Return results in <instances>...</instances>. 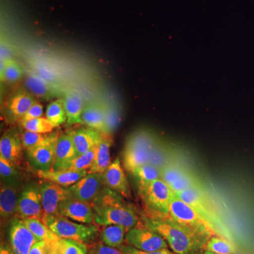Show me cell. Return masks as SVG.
Here are the masks:
<instances>
[{"instance_id": "15", "label": "cell", "mask_w": 254, "mask_h": 254, "mask_svg": "<svg viewBox=\"0 0 254 254\" xmlns=\"http://www.w3.org/2000/svg\"><path fill=\"white\" fill-rule=\"evenodd\" d=\"M81 119L82 123L88 127L107 133L106 104L103 102H91L85 104Z\"/></svg>"}, {"instance_id": "17", "label": "cell", "mask_w": 254, "mask_h": 254, "mask_svg": "<svg viewBox=\"0 0 254 254\" xmlns=\"http://www.w3.org/2000/svg\"><path fill=\"white\" fill-rule=\"evenodd\" d=\"M68 133L72 138L78 156L97 146L103 133L91 127H87L78 128L76 131H68Z\"/></svg>"}, {"instance_id": "42", "label": "cell", "mask_w": 254, "mask_h": 254, "mask_svg": "<svg viewBox=\"0 0 254 254\" xmlns=\"http://www.w3.org/2000/svg\"><path fill=\"white\" fill-rule=\"evenodd\" d=\"M120 249L123 251L124 254H176L169 249H163V250L154 251V252H143V251L137 250L130 245H122Z\"/></svg>"}, {"instance_id": "8", "label": "cell", "mask_w": 254, "mask_h": 254, "mask_svg": "<svg viewBox=\"0 0 254 254\" xmlns=\"http://www.w3.org/2000/svg\"><path fill=\"white\" fill-rule=\"evenodd\" d=\"M125 240L128 245L143 252H154L169 247L163 237L146 227H136L128 230Z\"/></svg>"}, {"instance_id": "46", "label": "cell", "mask_w": 254, "mask_h": 254, "mask_svg": "<svg viewBox=\"0 0 254 254\" xmlns=\"http://www.w3.org/2000/svg\"><path fill=\"white\" fill-rule=\"evenodd\" d=\"M0 254H14V252L8 247L1 245V249H0Z\"/></svg>"}, {"instance_id": "33", "label": "cell", "mask_w": 254, "mask_h": 254, "mask_svg": "<svg viewBox=\"0 0 254 254\" xmlns=\"http://www.w3.org/2000/svg\"><path fill=\"white\" fill-rule=\"evenodd\" d=\"M55 254H87L84 243L77 241L60 238L55 241Z\"/></svg>"}, {"instance_id": "22", "label": "cell", "mask_w": 254, "mask_h": 254, "mask_svg": "<svg viewBox=\"0 0 254 254\" xmlns=\"http://www.w3.org/2000/svg\"><path fill=\"white\" fill-rule=\"evenodd\" d=\"M37 175L47 182H53L60 186L68 188L78 180L88 175L87 171H69V170H37Z\"/></svg>"}, {"instance_id": "48", "label": "cell", "mask_w": 254, "mask_h": 254, "mask_svg": "<svg viewBox=\"0 0 254 254\" xmlns=\"http://www.w3.org/2000/svg\"><path fill=\"white\" fill-rule=\"evenodd\" d=\"M234 254H243L241 253V252H237V251H236V252H235V253Z\"/></svg>"}, {"instance_id": "35", "label": "cell", "mask_w": 254, "mask_h": 254, "mask_svg": "<svg viewBox=\"0 0 254 254\" xmlns=\"http://www.w3.org/2000/svg\"><path fill=\"white\" fill-rule=\"evenodd\" d=\"M205 249V251L217 254H234L236 252L235 247L230 241L217 235L209 239Z\"/></svg>"}, {"instance_id": "31", "label": "cell", "mask_w": 254, "mask_h": 254, "mask_svg": "<svg viewBox=\"0 0 254 254\" xmlns=\"http://www.w3.org/2000/svg\"><path fill=\"white\" fill-rule=\"evenodd\" d=\"M23 75V68L16 60L9 59L1 62L0 76L1 81L7 83H15L22 77Z\"/></svg>"}, {"instance_id": "14", "label": "cell", "mask_w": 254, "mask_h": 254, "mask_svg": "<svg viewBox=\"0 0 254 254\" xmlns=\"http://www.w3.org/2000/svg\"><path fill=\"white\" fill-rule=\"evenodd\" d=\"M44 215H58L60 203L66 197V188L53 182H46L39 186Z\"/></svg>"}, {"instance_id": "12", "label": "cell", "mask_w": 254, "mask_h": 254, "mask_svg": "<svg viewBox=\"0 0 254 254\" xmlns=\"http://www.w3.org/2000/svg\"><path fill=\"white\" fill-rule=\"evenodd\" d=\"M58 215L79 223L91 224L94 221V212L89 203L68 196L60 203Z\"/></svg>"}, {"instance_id": "45", "label": "cell", "mask_w": 254, "mask_h": 254, "mask_svg": "<svg viewBox=\"0 0 254 254\" xmlns=\"http://www.w3.org/2000/svg\"><path fill=\"white\" fill-rule=\"evenodd\" d=\"M95 254H124L123 251L107 245H98L95 249Z\"/></svg>"}, {"instance_id": "36", "label": "cell", "mask_w": 254, "mask_h": 254, "mask_svg": "<svg viewBox=\"0 0 254 254\" xmlns=\"http://www.w3.org/2000/svg\"><path fill=\"white\" fill-rule=\"evenodd\" d=\"M188 172L189 170L183 165L173 162L160 170V179L169 186Z\"/></svg>"}, {"instance_id": "38", "label": "cell", "mask_w": 254, "mask_h": 254, "mask_svg": "<svg viewBox=\"0 0 254 254\" xmlns=\"http://www.w3.org/2000/svg\"><path fill=\"white\" fill-rule=\"evenodd\" d=\"M23 128L27 131L40 133H49L53 131L55 127L48 119L40 118L21 123Z\"/></svg>"}, {"instance_id": "25", "label": "cell", "mask_w": 254, "mask_h": 254, "mask_svg": "<svg viewBox=\"0 0 254 254\" xmlns=\"http://www.w3.org/2000/svg\"><path fill=\"white\" fill-rule=\"evenodd\" d=\"M110 134L103 133L100 143L97 145L96 155L88 174H102L109 167L110 163V148L112 140Z\"/></svg>"}, {"instance_id": "20", "label": "cell", "mask_w": 254, "mask_h": 254, "mask_svg": "<svg viewBox=\"0 0 254 254\" xmlns=\"http://www.w3.org/2000/svg\"><path fill=\"white\" fill-rule=\"evenodd\" d=\"M36 102L34 97L29 92L24 90L18 91L8 102L6 107L8 117L13 121H21Z\"/></svg>"}, {"instance_id": "21", "label": "cell", "mask_w": 254, "mask_h": 254, "mask_svg": "<svg viewBox=\"0 0 254 254\" xmlns=\"http://www.w3.org/2000/svg\"><path fill=\"white\" fill-rule=\"evenodd\" d=\"M63 101L67 117L68 125L83 124L81 117L85 103L80 93L74 90L68 89L64 92Z\"/></svg>"}, {"instance_id": "26", "label": "cell", "mask_w": 254, "mask_h": 254, "mask_svg": "<svg viewBox=\"0 0 254 254\" xmlns=\"http://www.w3.org/2000/svg\"><path fill=\"white\" fill-rule=\"evenodd\" d=\"M173 150L170 145L158 138L150 151L149 163L160 170L173 162Z\"/></svg>"}, {"instance_id": "11", "label": "cell", "mask_w": 254, "mask_h": 254, "mask_svg": "<svg viewBox=\"0 0 254 254\" xmlns=\"http://www.w3.org/2000/svg\"><path fill=\"white\" fill-rule=\"evenodd\" d=\"M9 240L15 254H29L38 238L26 227L22 220L15 219L9 228Z\"/></svg>"}, {"instance_id": "43", "label": "cell", "mask_w": 254, "mask_h": 254, "mask_svg": "<svg viewBox=\"0 0 254 254\" xmlns=\"http://www.w3.org/2000/svg\"><path fill=\"white\" fill-rule=\"evenodd\" d=\"M43 106L40 103L36 102L23 118L21 120V123L23 122L28 121V120H34V119L43 118Z\"/></svg>"}, {"instance_id": "13", "label": "cell", "mask_w": 254, "mask_h": 254, "mask_svg": "<svg viewBox=\"0 0 254 254\" xmlns=\"http://www.w3.org/2000/svg\"><path fill=\"white\" fill-rule=\"evenodd\" d=\"M103 185L117 192L124 198L131 197L129 184L121 165L120 159L116 158L111 163L104 173L101 174Z\"/></svg>"}, {"instance_id": "6", "label": "cell", "mask_w": 254, "mask_h": 254, "mask_svg": "<svg viewBox=\"0 0 254 254\" xmlns=\"http://www.w3.org/2000/svg\"><path fill=\"white\" fill-rule=\"evenodd\" d=\"M168 215L175 221L190 227L207 238L210 239L215 235L220 236L211 224L202 218L190 205L187 204L186 202L180 199L175 194L170 203Z\"/></svg>"}, {"instance_id": "23", "label": "cell", "mask_w": 254, "mask_h": 254, "mask_svg": "<svg viewBox=\"0 0 254 254\" xmlns=\"http://www.w3.org/2000/svg\"><path fill=\"white\" fill-rule=\"evenodd\" d=\"M26 83L30 91L39 98L50 99L60 94L61 91L58 85L47 81L38 73L34 72L28 73Z\"/></svg>"}, {"instance_id": "24", "label": "cell", "mask_w": 254, "mask_h": 254, "mask_svg": "<svg viewBox=\"0 0 254 254\" xmlns=\"http://www.w3.org/2000/svg\"><path fill=\"white\" fill-rule=\"evenodd\" d=\"M18 199L16 185L1 182L0 189V215L2 220L9 218L17 210Z\"/></svg>"}, {"instance_id": "29", "label": "cell", "mask_w": 254, "mask_h": 254, "mask_svg": "<svg viewBox=\"0 0 254 254\" xmlns=\"http://www.w3.org/2000/svg\"><path fill=\"white\" fill-rule=\"evenodd\" d=\"M127 229L121 225H108L101 232V240L105 245L120 248L125 241Z\"/></svg>"}, {"instance_id": "47", "label": "cell", "mask_w": 254, "mask_h": 254, "mask_svg": "<svg viewBox=\"0 0 254 254\" xmlns=\"http://www.w3.org/2000/svg\"><path fill=\"white\" fill-rule=\"evenodd\" d=\"M203 254H217L215 253H213V252H208V251H205L204 253Z\"/></svg>"}, {"instance_id": "27", "label": "cell", "mask_w": 254, "mask_h": 254, "mask_svg": "<svg viewBox=\"0 0 254 254\" xmlns=\"http://www.w3.org/2000/svg\"><path fill=\"white\" fill-rule=\"evenodd\" d=\"M59 136L58 133H40L26 130L21 138L23 148L28 150L57 141Z\"/></svg>"}, {"instance_id": "3", "label": "cell", "mask_w": 254, "mask_h": 254, "mask_svg": "<svg viewBox=\"0 0 254 254\" xmlns=\"http://www.w3.org/2000/svg\"><path fill=\"white\" fill-rule=\"evenodd\" d=\"M158 138L155 133L147 129L137 130L130 135L123 150L125 170L131 173L136 168L149 163L150 151Z\"/></svg>"}, {"instance_id": "32", "label": "cell", "mask_w": 254, "mask_h": 254, "mask_svg": "<svg viewBox=\"0 0 254 254\" xmlns=\"http://www.w3.org/2000/svg\"><path fill=\"white\" fill-rule=\"evenodd\" d=\"M97 146L93 149L88 150L83 154L78 155L61 170H69V171H88L94 161L96 155Z\"/></svg>"}, {"instance_id": "7", "label": "cell", "mask_w": 254, "mask_h": 254, "mask_svg": "<svg viewBox=\"0 0 254 254\" xmlns=\"http://www.w3.org/2000/svg\"><path fill=\"white\" fill-rule=\"evenodd\" d=\"M138 190L150 209L160 215H168L175 193L161 179L150 182Z\"/></svg>"}, {"instance_id": "34", "label": "cell", "mask_w": 254, "mask_h": 254, "mask_svg": "<svg viewBox=\"0 0 254 254\" xmlns=\"http://www.w3.org/2000/svg\"><path fill=\"white\" fill-rule=\"evenodd\" d=\"M46 118L55 127L60 126L67 121L63 99L51 102L46 110Z\"/></svg>"}, {"instance_id": "1", "label": "cell", "mask_w": 254, "mask_h": 254, "mask_svg": "<svg viewBox=\"0 0 254 254\" xmlns=\"http://www.w3.org/2000/svg\"><path fill=\"white\" fill-rule=\"evenodd\" d=\"M145 226L163 237L176 254H195L205 248L208 238L175 221L168 215L143 216Z\"/></svg>"}, {"instance_id": "30", "label": "cell", "mask_w": 254, "mask_h": 254, "mask_svg": "<svg viewBox=\"0 0 254 254\" xmlns=\"http://www.w3.org/2000/svg\"><path fill=\"white\" fill-rule=\"evenodd\" d=\"M131 174L136 180L138 189L145 187L155 180L160 179L161 175L160 169L150 165V163L145 164L136 168Z\"/></svg>"}, {"instance_id": "2", "label": "cell", "mask_w": 254, "mask_h": 254, "mask_svg": "<svg viewBox=\"0 0 254 254\" xmlns=\"http://www.w3.org/2000/svg\"><path fill=\"white\" fill-rule=\"evenodd\" d=\"M90 204L94 212V221L102 226L121 225L129 230L137 227L139 222L136 213L126 204L123 197L108 187H103Z\"/></svg>"}, {"instance_id": "18", "label": "cell", "mask_w": 254, "mask_h": 254, "mask_svg": "<svg viewBox=\"0 0 254 254\" xmlns=\"http://www.w3.org/2000/svg\"><path fill=\"white\" fill-rule=\"evenodd\" d=\"M57 141L26 150L28 159L38 170H53Z\"/></svg>"}, {"instance_id": "28", "label": "cell", "mask_w": 254, "mask_h": 254, "mask_svg": "<svg viewBox=\"0 0 254 254\" xmlns=\"http://www.w3.org/2000/svg\"><path fill=\"white\" fill-rule=\"evenodd\" d=\"M26 227L40 241H57L60 237L52 231L41 219L37 218H26L21 219Z\"/></svg>"}, {"instance_id": "40", "label": "cell", "mask_w": 254, "mask_h": 254, "mask_svg": "<svg viewBox=\"0 0 254 254\" xmlns=\"http://www.w3.org/2000/svg\"><path fill=\"white\" fill-rule=\"evenodd\" d=\"M120 123V113L115 105H106L107 133L110 134L118 128Z\"/></svg>"}, {"instance_id": "39", "label": "cell", "mask_w": 254, "mask_h": 254, "mask_svg": "<svg viewBox=\"0 0 254 254\" xmlns=\"http://www.w3.org/2000/svg\"><path fill=\"white\" fill-rule=\"evenodd\" d=\"M0 175H1V182L16 185L18 178L16 165L10 163L1 156H0Z\"/></svg>"}, {"instance_id": "9", "label": "cell", "mask_w": 254, "mask_h": 254, "mask_svg": "<svg viewBox=\"0 0 254 254\" xmlns=\"http://www.w3.org/2000/svg\"><path fill=\"white\" fill-rule=\"evenodd\" d=\"M103 189L101 174H88L66 190L68 197L90 203Z\"/></svg>"}, {"instance_id": "10", "label": "cell", "mask_w": 254, "mask_h": 254, "mask_svg": "<svg viewBox=\"0 0 254 254\" xmlns=\"http://www.w3.org/2000/svg\"><path fill=\"white\" fill-rule=\"evenodd\" d=\"M17 211L21 218H43L44 215L39 187L31 184L25 187L18 199Z\"/></svg>"}, {"instance_id": "44", "label": "cell", "mask_w": 254, "mask_h": 254, "mask_svg": "<svg viewBox=\"0 0 254 254\" xmlns=\"http://www.w3.org/2000/svg\"><path fill=\"white\" fill-rule=\"evenodd\" d=\"M13 59V49L9 43H6L4 40L1 41V62Z\"/></svg>"}, {"instance_id": "19", "label": "cell", "mask_w": 254, "mask_h": 254, "mask_svg": "<svg viewBox=\"0 0 254 254\" xmlns=\"http://www.w3.org/2000/svg\"><path fill=\"white\" fill-rule=\"evenodd\" d=\"M77 157L72 138L68 133H62L57 140L53 170H61Z\"/></svg>"}, {"instance_id": "37", "label": "cell", "mask_w": 254, "mask_h": 254, "mask_svg": "<svg viewBox=\"0 0 254 254\" xmlns=\"http://www.w3.org/2000/svg\"><path fill=\"white\" fill-rule=\"evenodd\" d=\"M169 187L174 193H176L190 189L201 187V185L195 175L189 171L176 181L169 185Z\"/></svg>"}, {"instance_id": "41", "label": "cell", "mask_w": 254, "mask_h": 254, "mask_svg": "<svg viewBox=\"0 0 254 254\" xmlns=\"http://www.w3.org/2000/svg\"><path fill=\"white\" fill-rule=\"evenodd\" d=\"M55 241L41 240L32 247L29 254H55Z\"/></svg>"}, {"instance_id": "4", "label": "cell", "mask_w": 254, "mask_h": 254, "mask_svg": "<svg viewBox=\"0 0 254 254\" xmlns=\"http://www.w3.org/2000/svg\"><path fill=\"white\" fill-rule=\"evenodd\" d=\"M175 194L190 205L202 218L211 224L220 236L229 241L232 240L230 232L224 225L218 212L213 208V203L201 190V187L182 190Z\"/></svg>"}, {"instance_id": "16", "label": "cell", "mask_w": 254, "mask_h": 254, "mask_svg": "<svg viewBox=\"0 0 254 254\" xmlns=\"http://www.w3.org/2000/svg\"><path fill=\"white\" fill-rule=\"evenodd\" d=\"M21 136L15 131H8L0 140V156L14 165L21 160L23 150Z\"/></svg>"}, {"instance_id": "5", "label": "cell", "mask_w": 254, "mask_h": 254, "mask_svg": "<svg viewBox=\"0 0 254 254\" xmlns=\"http://www.w3.org/2000/svg\"><path fill=\"white\" fill-rule=\"evenodd\" d=\"M42 221L49 227L57 236L85 243L94 240L98 230L93 225L78 223L60 215H44Z\"/></svg>"}]
</instances>
